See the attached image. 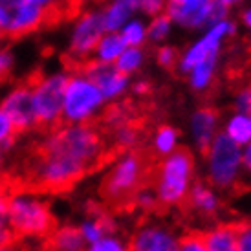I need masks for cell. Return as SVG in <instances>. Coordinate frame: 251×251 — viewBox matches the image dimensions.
Masks as SVG:
<instances>
[{"label":"cell","instance_id":"1","mask_svg":"<svg viewBox=\"0 0 251 251\" xmlns=\"http://www.w3.org/2000/svg\"><path fill=\"white\" fill-rule=\"evenodd\" d=\"M160 160L149 145L136 147L118 156L99 181V202L114 216L136 213L138 195L143 189L154 187Z\"/></svg>","mask_w":251,"mask_h":251},{"label":"cell","instance_id":"2","mask_svg":"<svg viewBox=\"0 0 251 251\" xmlns=\"http://www.w3.org/2000/svg\"><path fill=\"white\" fill-rule=\"evenodd\" d=\"M193 171H195V160L191 151L185 147H178L160 160L152 189L158 196L161 215L169 213L173 207L178 209L185 200L193 180Z\"/></svg>","mask_w":251,"mask_h":251},{"label":"cell","instance_id":"3","mask_svg":"<svg viewBox=\"0 0 251 251\" xmlns=\"http://www.w3.org/2000/svg\"><path fill=\"white\" fill-rule=\"evenodd\" d=\"M59 226L48 198L39 195H17L7 207V227L15 238L42 240Z\"/></svg>","mask_w":251,"mask_h":251},{"label":"cell","instance_id":"4","mask_svg":"<svg viewBox=\"0 0 251 251\" xmlns=\"http://www.w3.org/2000/svg\"><path fill=\"white\" fill-rule=\"evenodd\" d=\"M68 72H41L29 74L31 101L35 114V130L33 134H44L63 125V96Z\"/></svg>","mask_w":251,"mask_h":251},{"label":"cell","instance_id":"5","mask_svg":"<svg viewBox=\"0 0 251 251\" xmlns=\"http://www.w3.org/2000/svg\"><path fill=\"white\" fill-rule=\"evenodd\" d=\"M105 105L96 83L83 72H68L63 96V123H90Z\"/></svg>","mask_w":251,"mask_h":251},{"label":"cell","instance_id":"6","mask_svg":"<svg viewBox=\"0 0 251 251\" xmlns=\"http://www.w3.org/2000/svg\"><path fill=\"white\" fill-rule=\"evenodd\" d=\"M103 33H105V26H103L99 7H83L74 17L68 50L63 57L64 70H79L86 61H90Z\"/></svg>","mask_w":251,"mask_h":251},{"label":"cell","instance_id":"7","mask_svg":"<svg viewBox=\"0 0 251 251\" xmlns=\"http://www.w3.org/2000/svg\"><path fill=\"white\" fill-rule=\"evenodd\" d=\"M51 28L48 13L33 0H0V31L6 41H21Z\"/></svg>","mask_w":251,"mask_h":251},{"label":"cell","instance_id":"8","mask_svg":"<svg viewBox=\"0 0 251 251\" xmlns=\"http://www.w3.org/2000/svg\"><path fill=\"white\" fill-rule=\"evenodd\" d=\"M205 158L209 160V180L213 187L222 191H235L240 187L242 152L240 145H237L227 134H216Z\"/></svg>","mask_w":251,"mask_h":251},{"label":"cell","instance_id":"9","mask_svg":"<svg viewBox=\"0 0 251 251\" xmlns=\"http://www.w3.org/2000/svg\"><path fill=\"white\" fill-rule=\"evenodd\" d=\"M0 108L6 112L19 138L35 130V114L31 101V86L24 77L11 84V88L0 99Z\"/></svg>","mask_w":251,"mask_h":251},{"label":"cell","instance_id":"10","mask_svg":"<svg viewBox=\"0 0 251 251\" xmlns=\"http://www.w3.org/2000/svg\"><path fill=\"white\" fill-rule=\"evenodd\" d=\"M75 72H83L88 79H92V81L96 83V86L101 90L105 101L119 99L125 94L126 86H128V75L121 74L114 64L99 63V61L90 59V61H86V63Z\"/></svg>","mask_w":251,"mask_h":251},{"label":"cell","instance_id":"11","mask_svg":"<svg viewBox=\"0 0 251 251\" xmlns=\"http://www.w3.org/2000/svg\"><path fill=\"white\" fill-rule=\"evenodd\" d=\"M176 240L178 238L169 229L161 226L145 224V220L141 218V224L128 237L126 251H171L176 250Z\"/></svg>","mask_w":251,"mask_h":251},{"label":"cell","instance_id":"12","mask_svg":"<svg viewBox=\"0 0 251 251\" xmlns=\"http://www.w3.org/2000/svg\"><path fill=\"white\" fill-rule=\"evenodd\" d=\"M233 29H235V26L226 21H220V22H216V24H213V28H211L209 33L203 37L202 41L196 42L195 46L180 59L181 72H191L193 66H196V64L200 63L202 59H205L209 53L218 51L220 41H222L227 33H233Z\"/></svg>","mask_w":251,"mask_h":251},{"label":"cell","instance_id":"13","mask_svg":"<svg viewBox=\"0 0 251 251\" xmlns=\"http://www.w3.org/2000/svg\"><path fill=\"white\" fill-rule=\"evenodd\" d=\"M213 0H167V15L171 21H176L187 28L207 26Z\"/></svg>","mask_w":251,"mask_h":251},{"label":"cell","instance_id":"14","mask_svg":"<svg viewBox=\"0 0 251 251\" xmlns=\"http://www.w3.org/2000/svg\"><path fill=\"white\" fill-rule=\"evenodd\" d=\"M39 244L44 246L50 251H84L88 242L84 240L81 226L74 224H59L48 237L39 240Z\"/></svg>","mask_w":251,"mask_h":251},{"label":"cell","instance_id":"15","mask_svg":"<svg viewBox=\"0 0 251 251\" xmlns=\"http://www.w3.org/2000/svg\"><path fill=\"white\" fill-rule=\"evenodd\" d=\"M220 112L215 106H202L195 112L193 116V132H195L196 143L202 156L205 158L211 149L213 138L216 136V125H218Z\"/></svg>","mask_w":251,"mask_h":251},{"label":"cell","instance_id":"16","mask_svg":"<svg viewBox=\"0 0 251 251\" xmlns=\"http://www.w3.org/2000/svg\"><path fill=\"white\" fill-rule=\"evenodd\" d=\"M238 222H224L213 229L203 231L202 238L207 251H237Z\"/></svg>","mask_w":251,"mask_h":251},{"label":"cell","instance_id":"17","mask_svg":"<svg viewBox=\"0 0 251 251\" xmlns=\"http://www.w3.org/2000/svg\"><path fill=\"white\" fill-rule=\"evenodd\" d=\"M33 2L48 13L51 28L66 21H74V17L83 9V6L77 4L75 0H33Z\"/></svg>","mask_w":251,"mask_h":251},{"label":"cell","instance_id":"18","mask_svg":"<svg viewBox=\"0 0 251 251\" xmlns=\"http://www.w3.org/2000/svg\"><path fill=\"white\" fill-rule=\"evenodd\" d=\"M125 48H126V44L119 31H105L103 37H101V41H99L98 46H96V51H94L92 59H94V61H99V63L114 64L116 59L121 55V51Z\"/></svg>","mask_w":251,"mask_h":251},{"label":"cell","instance_id":"19","mask_svg":"<svg viewBox=\"0 0 251 251\" xmlns=\"http://www.w3.org/2000/svg\"><path fill=\"white\" fill-rule=\"evenodd\" d=\"M216 57H218V51H213L205 59H202L196 66H193V70L189 72L191 74V86L195 90H205L211 84L213 75H215Z\"/></svg>","mask_w":251,"mask_h":251},{"label":"cell","instance_id":"20","mask_svg":"<svg viewBox=\"0 0 251 251\" xmlns=\"http://www.w3.org/2000/svg\"><path fill=\"white\" fill-rule=\"evenodd\" d=\"M226 134H227L237 145L251 143V116L238 112L237 116L227 123Z\"/></svg>","mask_w":251,"mask_h":251},{"label":"cell","instance_id":"21","mask_svg":"<svg viewBox=\"0 0 251 251\" xmlns=\"http://www.w3.org/2000/svg\"><path fill=\"white\" fill-rule=\"evenodd\" d=\"M143 59H145V55H143V51H141L140 46H126V48L121 51V55L116 59L114 66H116L121 74L130 75V74L140 70Z\"/></svg>","mask_w":251,"mask_h":251},{"label":"cell","instance_id":"22","mask_svg":"<svg viewBox=\"0 0 251 251\" xmlns=\"http://www.w3.org/2000/svg\"><path fill=\"white\" fill-rule=\"evenodd\" d=\"M176 138H178V132H176L173 126L169 125H161L158 130H156V136H154V143H152V151L160 158L167 156L169 152H173L176 149Z\"/></svg>","mask_w":251,"mask_h":251},{"label":"cell","instance_id":"23","mask_svg":"<svg viewBox=\"0 0 251 251\" xmlns=\"http://www.w3.org/2000/svg\"><path fill=\"white\" fill-rule=\"evenodd\" d=\"M119 33H121L126 46H141L147 39V31L140 21L125 22L123 28L119 29Z\"/></svg>","mask_w":251,"mask_h":251},{"label":"cell","instance_id":"24","mask_svg":"<svg viewBox=\"0 0 251 251\" xmlns=\"http://www.w3.org/2000/svg\"><path fill=\"white\" fill-rule=\"evenodd\" d=\"M171 29V17L167 13H158L154 17V21L151 22V26L145 29L147 39L152 42H160L161 39H165Z\"/></svg>","mask_w":251,"mask_h":251},{"label":"cell","instance_id":"25","mask_svg":"<svg viewBox=\"0 0 251 251\" xmlns=\"http://www.w3.org/2000/svg\"><path fill=\"white\" fill-rule=\"evenodd\" d=\"M17 141H19V136L15 132L11 121H9L6 112L0 108V149L7 152L13 149Z\"/></svg>","mask_w":251,"mask_h":251},{"label":"cell","instance_id":"26","mask_svg":"<svg viewBox=\"0 0 251 251\" xmlns=\"http://www.w3.org/2000/svg\"><path fill=\"white\" fill-rule=\"evenodd\" d=\"M13 196H17L13 183L2 173L0 175V226H7V207Z\"/></svg>","mask_w":251,"mask_h":251},{"label":"cell","instance_id":"27","mask_svg":"<svg viewBox=\"0 0 251 251\" xmlns=\"http://www.w3.org/2000/svg\"><path fill=\"white\" fill-rule=\"evenodd\" d=\"M181 57L178 55V50L171 48V46H161L156 51V61L163 70L167 72H176V66L180 63Z\"/></svg>","mask_w":251,"mask_h":251},{"label":"cell","instance_id":"28","mask_svg":"<svg viewBox=\"0 0 251 251\" xmlns=\"http://www.w3.org/2000/svg\"><path fill=\"white\" fill-rule=\"evenodd\" d=\"M13 66H15V57L11 50L7 46H0V86L6 84L11 75H13Z\"/></svg>","mask_w":251,"mask_h":251},{"label":"cell","instance_id":"29","mask_svg":"<svg viewBox=\"0 0 251 251\" xmlns=\"http://www.w3.org/2000/svg\"><path fill=\"white\" fill-rule=\"evenodd\" d=\"M84 251H126V246L123 244V240L116 238L114 235H108L88 244Z\"/></svg>","mask_w":251,"mask_h":251},{"label":"cell","instance_id":"30","mask_svg":"<svg viewBox=\"0 0 251 251\" xmlns=\"http://www.w3.org/2000/svg\"><path fill=\"white\" fill-rule=\"evenodd\" d=\"M237 251H251V220H238Z\"/></svg>","mask_w":251,"mask_h":251},{"label":"cell","instance_id":"31","mask_svg":"<svg viewBox=\"0 0 251 251\" xmlns=\"http://www.w3.org/2000/svg\"><path fill=\"white\" fill-rule=\"evenodd\" d=\"M33 248L28 244L26 238H11L0 244V251H31Z\"/></svg>","mask_w":251,"mask_h":251},{"label":"cell","instance_id":"32","mask_svg":"<svg viewBox=\"0 0 251 251\" xmlns=\"http://www.w3.org/2000/svg\"><path fill=\"white\" fill-rule=\"evenodd\" d=\"M242 165H244V167L251 173V143L248 145V149H246V152L242 154Z\"/></svg>","mask_w":251,"mask_h":251},{"label":"cell","instance_id":"33","mask_svg":"<svg viewBox=\"0 0 251 251\" xmlns=\"http://www.w3.org/2000/svg\"><path fill=\"white\" fill-rule=\"evenodd\" d=\"M4 163H6V151L0 149V175H2V171H4Z\"/></svg>","mask_w":251,"mask_h":251},{"label":"cell","instance_id":"34","mask_svg":"<svg viewBox=\"0 0 251 251\" xmlns=\"http://www.w3.org/2000/svg\"><path fill=\"white\" fill-rule=\"evenodd\" d=\"M244 22H246V26H248V28H251V9L244 13Z\"/></svg>","mask_w":251,"mask_h":251},{"label":"cell","instance_id":"35","mask_svg":"<svg viewBox=\"0 0 251 251\" xmlns=\"http://www.w3.org/2000/svg\"><path fill=\"white\" fill-rule=\"evenodd\" d=\"M31 251H50V250H46V248H44V246H41V244H37Z\"/></svg>","mask_w":251,"mask_h":251},{"label":"cell","instance_id":"36","mask_svg":"<svg viewBox=\"0 0 251 251\" xmlns=\"http://www.w3.org/2000/svg\"><path fill=\"white\" fill-rule=\"evenodd\" d=\"M77 4H81V6L83 7H86V2H88V0H75Z\"/></svg>","mask_w":251,"mask_h":251},{"label":"cell","instance_id":"37","mask_svg":"<svg viewBox=\"0 0 251 251\" xmlns=\"http://www.w3.org/2000/svg\"><path fill=\"white\" fill-rule=\"evenodd\" d=\"M4 42H7V41H6V39H4V35H2V31H0V46H2Z\"/></svg>","mask_w":251,"mask_h":251},{"label":"cell","instance_id":"38","mask_svg":"<svg viewBox=\"0 0 251 251\" xmlns=\"http://www.w3.org/2000/svg\"><path fill=\"white\" fill-rule=\"evenodd\" d=\"M248 88H250V92H251V84H250V86H248Z\"/></svg>","mask_w":251,"mask_h":251},{"label":"cell","instance_id":"39","mask_svg":"<svg viewBox=\"0 0 251 251\" xmlns=\"http://www.w3.org/2000/svg\"><path fill=\"white\" fill-rule=\"evenodd\" d=\"M171 251H178V250H171Z\"/></svg>","mask_w":251,"mask_h":251}]
</instances>
